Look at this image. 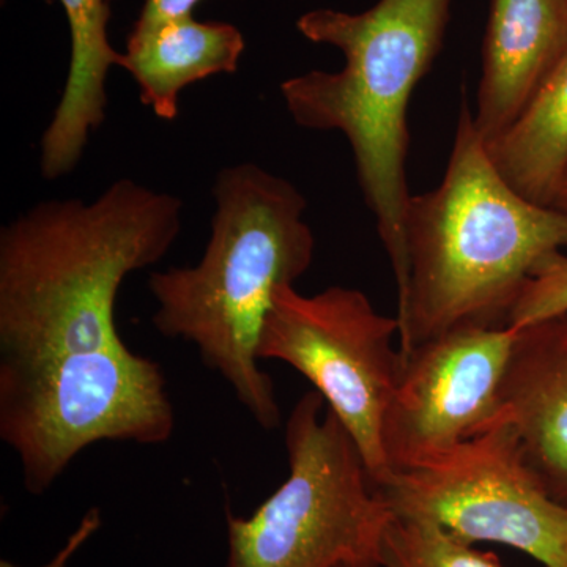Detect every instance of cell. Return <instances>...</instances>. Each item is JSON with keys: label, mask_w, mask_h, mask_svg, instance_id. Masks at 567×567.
I'll use <instances>...</instances> for the list:
<instances>
[{"label": "cell", "mask_w": 567, "mask_h": 567, "mask_svg": "<svg viewBox=\"0 0 567 567\" xmlns=\"http://www.w3.org/2000/svg\"><path fill=\"white\" fill-rule=\"evenodd\" d=\"M174 194L122 178L50 199L0 230V439L41 495L89 446L162 445L175 412L162 365L132 352L115 301L182 230Z\"/></svg>", "instance_id": "obj_1"}, {"label": "cell", "mask_w": 567, "mask_h": 567, "mask_svg": "<svg viewBox=\"0 0 567 567\" xmlns=\"http://www.w3.org/2000/svg\"><path fill=\"white\" fill-rule=\"evenodd\" d=\"M215 215L203 259L155 271L156 331L196 347L265 431L281 423L274 380L257 357L276 290L311 268L316 238L300 189L254 163L226 167L213 186Z\"/></svg>", "instance_id": "obj_2"}, {"label": "cell", "mask_w": 567, "mask_h": 567, "mask_svg": "<svg viewBox=\"0 0 567 567\" xmlns=\"http://www.w3.org/2000/svg\"><path fill=\"white\" fill-rule=\"evenodd\" d=\"M405 246L401 354L462 324L507 327L536 268L567 251V213L532 203L499 175L465 92L442 183L410 196Z\"/></svg>", "instance_id": "obj_3"}, {"label": "cell", "mask_w": 567, "mask_h": 567, "mask_svg": "<svg viewBox=\"0 0 567 567\" xmlns=\"http://www.w3.org/2000/svg\"><path fill=\"white\" fill-rule=\"evenodd\" d=\"M453 0H379L361 13L308 11L298 31L344 54L342 70L289 78L281 95L301 128L349 141L364 203L393 267L398 305L409 282L405 246L406 112L416 85L442 50Z\"/></svg>", "instance_id": "obj_4"}, {"label": "cell", "mask_w": 567, "mask_h": 567, "mask_svg": "<svg viewBox=\"0 0 567 567\" xmlns=\"http://www.w3.org/2000/svg\"><path fill=\"white\" fill-rule=\"evenodd\" d=\"M286 450L289 477L281 487L249 517L227 511L223 567L380 566L393 511L352 435L316 390L295 404Z\"/></svg>", "instance_id": "obj_5"}, {"label": "cell", "mask_w": 567, "mask_h": 567, "mask_svg": "<svg viewBox=\"0 0 567 567\" xmlns=\"http://www.w3.org/2000/svg\"><path fill=\"white\" fill-rule=\"evenodd\" d=\"M395 317L368 295L333 286L306 295L279 287L265 319L257 357L292 365L322 395L352 435L377 487L393 476L383 451V421L402 368Z\"/></svg>", "instance_id": "obj_6"}, {"label": "cell", "mask_w": 567, "mask_h": 567, "mask_svg": "<svg viewBox=\"0 0 567 567\" xmlns=\"http://www.w3.org/2000/svg\"><path fill=\"white\" fill-rule=\"evenodd\" d=\"M377 488L394 516L432 522L470 546L503 544L544 567H567V507L533 475L516 427L503 415Z\"/></svg>", "instance_id": "obj_7"}, {"label": "cell", "mask_w": 567, "mask_h": 567, "mask_svg": "<svg viewBox=\"0 0 567 567\" xmlns=\"http://www.w3.org/2000/svg\"><path fill=\"white\" fill-rule=\"evenodd\" d=\"M517 330L462 324L401 354L383 421L393 475L442 456L502 417L499 386Z\"/></svg>", "instance_id": "obj_8"}, {"label": "cell", "mask_w": 567, "mask_h": 567, "mask_svg": "<svg viewBox=\"0 0 567 567\" xmlns=\"http://www.w3.org/2000/svg\"><path fill=\"white\" fill-rule=\"evenodd\" d=\"M499 406L533 475L567 507V311L517 330Z\"/></svg>", "instance_id": "obj_9"}, {"label": "cell", "mask_w": 567, "mask_h": 567, "mask_svg": "<svg viewBox=\"0 0 567 567\" xmlns=\"http://www.w3.org/2000/svg\"><path fill=\"white\" fill-rule=\"evenodd\" d=\"M567 51V0H492L477 91L484 142L505 132Z\"/></svg>", "instance_id": "obj_10"}, {"label": "cell", "mask_w": 567, "mask_h": 567, "mask_svg": "<svg viewBox=\"0 0 567 567\" xmlns=\"http://www.w3.org/2000/svg\"><path fill=\"white\" fill-rule=\"evenodd\" d=\"M70 25L69 76L40 144V169L58 181L78 166L89 137L106 118L107 73L123 54L112 48L110 0H61Z\"/></svg>", "instance_id": "obj_11"}, {"label": "cell", "mask_w": 567, "mask_h": 567, "mask_svg": "<svg viewBox=\"0 0 567 567\" xmlns=\"http://www.w3.org/2000/svg\"><path fill=\"white\" fill-rule=\"evenodd\" d=\"M244 51L235 25L189 17L126 41L121 66L136 81L142 104L156 117L174 121L182 91L216 74L237 73Z\"/></svg>", "instance_id": "obj_12"}, {"label": "cell", "mask_w": 567, "mask_h": 567, "mask_svg": "<svg viewBox=\"0 0 567 567\" xmlns=\"http://www.w3.org/2000/svg\"><path fill=\"white\" fill-rule=\"evenodd\" d=\"M486 148L517 193L551 207L567 167V51L516 121Z\"/></svg>", "instance_id": "obj_13"}, {"label": "cell", "mask_w": 567, "mask_h": 567, "mask_svg": "<svg viewBox=\"0 0 567 567\" xmlns=\"http://www.w3.org/2000/svg\"><path fill=\"white\" fill-rule=\"evenodd\" d=\"M382 567H505L491 551L476 550L420 518L394 516L383 536Z\"/></svg>", "instance_id": "obj_14"}, {"label": "cell", "mask_w": 567, "mask_h": 567, "mask_svg": "<svg viewBox=\"0 0 567 567\" xmlns=\"http://www.w3.org/2000/svg\"><path fill=\"white\" fill-rule=\"evenodd\" d=\"M566 311L567 254L558 252L544 260L525 284L507 319V327L520 330Z\"/></svg>", "instance_id": "obj_15"}, {"label": "cell", "mask_w": 567, "mask_h": 567, "mask_svg": "<svg viewBox=\"0 0 567 567\" xmlns=\"http://www.w3.org/2000/svg\"><path fill=\"white\" fill-rule=\"evenodd\" d=\"M199 2L200 0H145L128 40L142 39L171 22L193 17V10Z\"/></svg>", "instance_id": "obj_16"}, {"label": "cell", "mask_w": 567, "mask_h": 567, "mask_svg": "<svg viewBox=\"0 0 567 567\" xmlns=\"http://www.w3.org/2000/svg\"><path fill=\"white\" fill-rule=\"evenodd\" d=\"M100 527H102V516H100V511L96 509V507H93V509L89 511L87 514H85L84 517H82L80 527L74 529L73 533H71V536L69 537V540H66L65 546L59 550V554L55 555L54 558H51L50 561L47 563V565L39 566V567H66L69 566L70 559L74 557V554H76L78 550L82 546H84L85 543H87L89 539L93 535H95L96 532H99ZM0 567H22L14 565V563L7 561V559H2L0 561Z\"/></svg>", "instance_id": "obj_17"}, {"label": "cell", "mask_w": 567, "mask_h": 567, "mask_svg": "<svg viewBox=\"0 0 567 567\" xmlns=\"http://www.w3.org/2000/svg\"><path fill=\"white\" fill-rule=\"evenodd\" d=\"M551 207L567 213V167L565 174H563L561 181H559L557 194H555V199L554 203H551Z\"/></svg>", "instance_id": "obj_18"}, {"label": "cell", "mask_w": 567, "mask_h": 567, "mask_svg": "<svg viewBox=\"0 0 567 567\" xmlns=\"http://www.w3.org/2000/svg\"><path fill=\"white\" fill-rule=\"evenodd\" d=\"M339 567H380V566L369 565V563H353V565H342Z\"/></svg>", "instance_id": "obj_19"}, {"label": "cell", "mask_w": 567, "mask_h": 567, "mask_svg": "<svg viewBox=\"0 0 567 567\" xmlns=\"http://www.w3.org/2000/svg\"><path fill=\"white\" fill-rule=\"evenodd\" d=\"M110 2H111V0H110Z\"/></svg>", "instance_id": "obj_20"}]
</instances>
